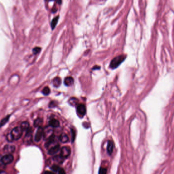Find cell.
Returning a JSON list of instances; mask_svg holds the SVG:
<instances>
[{"mask_svg": "<svg viewBox=\"0 0 174 174\" xmlns=\"http://www.w3.org/2000/svg\"><path fill=\"white\" fill-rule=\"evenodd\" d=\"M125 59V57L124 55L119 56L115 58L111 61L110 65V68L112 69H115L117 68L120 65Z\"/></svg>", "mask_w": 174, "mask_h": 174, "instance_id": "cell-1", "label": "cell"}, {"mask_svg": "<svg viewBox=\"0 0 174 174\" xmlns=\"http://www.w3.org/2000/svg\"><path fill=\"white\" fill-rule=\"evenodd\" d=\"M53 127L50 125L46 126L43 129V137L44 140H48L53 135Z\"/></svg>", "mask_w": 174, "mask_h": 174, "instance_id": "cell-2", "label": "cell"}, {"mask_svg": "<svg viewBox=\"0 0 174 174\" xmlns=\"http://www.w3.org/2000/svg\"><path fill=\"white\" fill-rule=\"evenodd\" d=\"M23 132V130L20 127H16L14 128L10 133L11 134L14 140H18L20 138L21 136H22Z\"/></svg>", "mask_w": 174, "mask_h": 174, "instance_id": "cell-3", "label": "cell"}, {"mask_svg": "<svg viewBox=\"0 0 174 174\" xmlns=\"http://www.w3.org/2000/svg\"><path fill=\"white\" fill-rule=\"evenodd\" d=\"M13 156L12 154H7L2 157L1 161L4 164H8L13 161Z\"/></svg>", "mask_w": 174, "mask_h": 174, "instance_id": "cell-4", "label": "cell"}, {"mask_svg": "<svg viewBox=\"0 0 174 174\" xmlns=\"http://www.w3.org/2000/svg\"><path fill=\"white\" fill-rule=\"evenodd\" d=\"M70 153H71L70 148L69 147L65 146L63 147V148H62L61 150L60 155L64 158H66L69 156Z\"/></svg>", "mask_w": 174, "mask_h": 174, "instance_id": "cell-5", "label": "cell"}, {"mask_svg": "<svg viewBox=\"0 0 174 174\" xmlns=\"http://www.w3.org/2000/svg\"><path fill=\"white\" fill-rule=\"evenodd\" d=\"M32 140V130L30 128L28 131L24 138V142L27 145H30Z\"/></svg>", "mask_w": 174, "mask_h": 174, "instance_id": "cell-6", "label": "cell"}, {"mask_svg": "<svg viewBox=\"0 0 174 174\" xmlns=\"http://www.w3.org/2000/svg\"><path fill=\"white\" fill-rule=\"evenodd\" d=\"M43 135V129L41 127H39L35 134V140L36 142H39L42 137Z\"/></svg>", "mask_w": 174, "mask_h": 174, "instance_id": "cell-7", "label": "cell"}, {"mask_svg": "<svg viewBox=\"0 0 174 174\" xmlns=\"http://www.w3.org/2000/svg\"><path fill=\"white\" fill-rule=\"evenodd\" d=\"M77 112L79 115L84 116L86 113V108L84 104H79L77 105Z\"/></svg>", "mask_w": 174, "mask_h": 174, "instance_id": "cell-8", "label": "cell"}, {"mask_svg": "<svg viewBox=\"0 0 174 174\" xmlns=\"http://www.w3.org/2000/svg\"><path fill=\"white\" fill-rule=\"evenodd\" d=\"M15 150V147L13 145H7L3 149V150L7 154H11L14 152Z\"/></svg>", "mask_w": 174, "mask_h": 174, "instance_id": "cell-9", "label": "cell"}, {"mask_svg": "<svg viewBox=\"0 0 174 174\" xmlns=\"http://www.w3.org/2000/svg\"><path fill=\"white\" fill-rule=\"evenodd\" d=\"M60 149V145L58 144L51 148H50L48 150V153L50 155H53L57 153Z\"/></svg>", "mask_w": 174, "mask_h": 174, "instance_id": "cell-10", "label": "cell"}, {"mask_svg": "<svg viewBox=\"0 0 174 174\" xmlns=\"http://www.w3.org/2000/svg\"><path fill=\"white\" fill-rule=\"evenodd\" d=\"M74 79L73 78L71 77H65L64 79V84L67 86H70L73 84Z\"/></svg>", "mask_w": 174, "mask_h": 174, "instance_id": "cell-11", "label": "cell"}, {"mask_svg": "<svg viewBox=\"0 0 174 174\" xmlns=\"http://www.w3.org/2000/svg\"><path fill=\"white\" fill-rule=\"evenodd\" d=\"M114 149V143L111 140H109L107 144V152L109 155H111L113 153Z\"/></svg>", "mask_w": 174, "mask_h": 174, "instance_id": "cell-12", "label": "cell"}, {"mask_svg": "<svg viewBox=\"0 0 174 174\" xmlns=\"http://www.w3.org/2000/svg\"><path fill=\"white\" fill-rule=\"evenodd\" d=\"M20 127L22 129L23 131H28L30 128V124H29V122L27 121H24L21 123L20 125Z\"/></svg>", "mask_w": 174, "mask_h": 174, "instance_id": "cell-13", "label": "cell"}, {"mask_svg": "<svg viewBox=\"0 0 174 174\" xmlns=\"http://www.w3.org/2000/svg\"><path fill=\"white\" fill-rule=\"evenodd\" d=\"M49 125L53 128H57L60 126L59 121L55 119H53L49 121Z\"/></svg>", "mask_w": 174, "mask_h": 174, "instance_id": "cell-14", "label": "cell"}, {"mask_svg": "<svg viewBox=\"0 0 174 174\" xmlns=\"http://www.w3.org/2000/svg\"><path fill=\"white\" fill-rule=\"evenodd\" d=\"M59 139L62 143H66L69 141V137L65 133H62L59 137Z\"/></svg>", "mask_w": 174, "mask_h": 174, "instance_id": "cell-15", "label": "cell"}, {"mask_svg": "<svg viewBox=\"0 0 174 174\" xmlns=\"http://www.w3.org/2000/svg\"><path fill=\"white\" fill-rule=\"evenodd\" d=\"M53 86H55L56 88L59 87L61 84V79L60 77H57L53 79Z\"/></svg>", "mask_w": 174, "mask_h": 174, "instance_id": "cell-16", "label": "cell"}, {"mask_svg": "<svg viewBox=\"0 0 174 174\" xmlns=\"http://www.w3.org/2000/svg\"><path fill=\"white\" fill-rule=\"evenodd\" d=\"M64 158L62 156L60 155H56L55 156V157H53V160H55L56 162H57L58 163H60V164H61L64 161Z\"/></svg>", "mask_w": 174, "mask_h": 174, "instance_id": "cell-17", "label": "cell"}, {"mask_svg": "<svg viewBox=\"0 0 174 174\" xmlns=\"http://www.w3.org/2000/svg\"><path fill=\"white\" fill-rule=\"evenodd\" d=\"M42 120L40 118H38L36 119L34 122V125L36 127H41V125L42 124Z\"/></svg>", "mask_w": 174, "mask_h": 174, "instance_id": "cell-18", "label": "cell"}, {"mask_svg": "<svg viewBox=\"0 0 174 174\" xmlns=\"http://www.w3.org/2000/svg\"><path fill=\"white\" fill-rule=\"evenodd\" d=\"M9 118H10V116L8 115L7 116H6L5 118L3 119L2 120V121H1V122H0V127H2L8 121Z\"/></svg>", "mask_w": 174, "mask_h": 174, "instance_id": "cell-19", "label": "cell"}, {"mask_svg": "<svg viewBox=\"0 0 174 174\" xmlns=\"http://www.w3.org/2000/svg\"><path fill=\"white\" fill-rule=\"evenodd\" d=\"M42 92L44 95H48L50 92V89L48 88V87H45V88L42 90Z\"/></svg>", "mask_w": 174, "mask_h": 174, "instance_id": "cell-20", "label": "cell"}, {"mask_svg": "<svg viewBox=\"0 0 174 174\" xmlns=\"http://www.w3.org/2000/svg\"><path fill=\"white\" fill-rule=\"evenodd\" d=\"M70 101V104L72 106H75L77 104V102L78 101L77 100V99L74 98H70L69 100Z\"/></svg>", "mask_w": 174, "mask_h": 174, "instance_id": "cell-21", "label": "cell"}, {"mask_svg": "<svg viewBox=\"0 0 174 174\" xmlns=\"http://www.w3.org/2000/svg\"><path fill=\"white\" fill-rule=\"evenodd\" d=\"M41 51V48H39V47H36L34 48L33 49V53L34 54V55H37V54L39 53Z\"/></svg>", "mask_w": 174, "mask_h": 174, "instance_id": "cell-22", "label": "cell"}, {"mask_svg": "<svg viewBox=\"0 0 174 174\" xmlns=\"http://www.w3.org/2000/svg\"><path fill=\"white\" fill-rule=\"evenodd\" d=\"M6 138H7V140H8V142H12V141L14 140L13 137H12V136L11 135V133H8V135H7Z\"/></svg>", "mask_w": 174, "mask_h": 174, "instance_id": "cell-23", "label": "cell"}, {"mask_svg": "<svg viewBox=\"0 0 174 174\" xmlns=\"http://www.w3.org/2000/svg\"><path fill=\"white\" fill-rule=\"evenodd\" d=\"M58 17H56L52 21V27L53 29L55 27L56 25V24L58 22Z\"/></svg>", "mask_w": 174, "mask_h": 174, "instance_id": "cell-24", "label": "cell"}, {"mask_svg": "<svg viewBox=\"0 0 174 174\" xmlns=\"http://www.w3.org/2000/svg\"><path fill=\"white\" fill-rule=\"evenodd\" d=\"M107 174V169L106 168H101L99 169V174Z\"/></svg>", "mask_w": 174, "mask_h": 174, "instance_id": "cell-25", "label": "cell"}, {"mask_svg": "<svg viewBox=\"0 0 174 174\" xmlns=\"http://www.w3.org/2000/svg\"><path fill=\"white\" fill-rule=\"evenodd\" d=\"M51 169L53 171V172H58V171H59V169H60V168L59 166H58L57 165H53L52 168H51Z\"/></svg>", "mask_w": 174, "mask_h": 174, "instance_id": "cell-26", "label": "cell"}, {"mask_svg": "<svg viewBox=\"0 0 174 174\" xmlns=\"http://www.w3.org/2000/svg\"><path fill=\"white\" fill-rule=\"evenodd\" d=\"M71 135H72V142H73L75 139V132L73 129H71Z\"/></svg>", "mask_w": 174, "mask_h": 174, "instance_id": "cell-27", "label": "cell"}, {"mask_svg": "<svg viewBox=\"0 0 174 174\" xmlns=\"http://www.w3.org/2000/svg\"><path fill=\"white\" fill-rule=\"evenodd\" d=\"M58 174H66L65 170L62 168H60L58 171Z\"/></svg>", "mask_w": 174, "mask_h": 174, "instance_id": "cell-28", "label": "cell"}, {"mask_svg": "<svg viewBox=\"0 0 174 174\" xmlns=\"http://www.w3.org/2000/svg\"><path fill=\"white\" fill-rule=\"evenodd\" d=\"M44 174H55L50 171H45L44 172Z\"/></svg>", "mask_w": 174, "mask_h": 174, "instance_id": "cell-29", "label": "cell"}, {"mask_svg": "<svg viewBox=\"0 0 174 174\" xmlns=\"http://www.w3.org/2000/svg\"><path fill=\"white\" fill-rule=\"evenodd\" d=\"M55 1L59 3H61V0H55Z\"/></svg>", "mask_w": 174, "mask_h": 174, "instance_id": "cell-30", "label": "cell"}, {"mask_svg": "<svg viewBox=\"0 0 174 174\" xmlns=\"http://www.w3.org/2000/svg\"><path fill=\"white\" fill-rule=\"evenodd\" d=\"M0 174H7L5 173L4 172H0Z\"/></svg>", "mask_w": 174, "mask_h": 174, "instance_id": "cell-31", "label": "cell"}, {"mask_svg": "<svg viewBox=\"0 0 174 174\" xmlns=\"http://www.w3.org/2000/svg\"><path fill=\"white\" fill-rule=\"evenodd\" d=\"M1 158H2V157H1V155H0V160H1Z\"/></svg>", "mask_w": 174, "mask_h": 174, "instance_id": "cell-32", "label": "cell"}]
</instances>
